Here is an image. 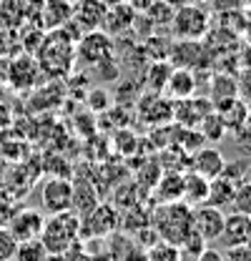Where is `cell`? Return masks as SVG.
<instances>
[{
	"label": "cell",
	"mask_w": 251,
	"mask_h": 261,
	"mask_svg": "<svg viewBox=\"0 0 251 261\" xmlns=\"http://www.w3.org/2000/svg\"><path fill=\"white\" fill-rule=\"evenodd\" d=\"M151 226L156 228L161 241L181 246L193 233V208L188 203H184V201L158 203V208L151 216Z\"/></svg>",
	"instance_id": "cell-1"
},
{
	"label": "cell",
	"mask_w": 251,
	"mask_h": 261,
	"mask_svg": "<svg viewBox=\"0 0 251 261\" xmlns=\"http://www.w3.org/2000/svg\"><path fill=\"white\" fill-rule=\"evenodd\" d=\"M81 241V216L73 211H63L45 216V224L40 231V244L48 254H65L76 249Z\"/></svg>",
	"instance_id": "cell-2"
},
{
	"label": "cell",
	"mask_w": 251,
	"mask_h": 261,
	"mask_svg": "<svg viewBox=\"0 0 251 261\" xmlns=\"http://www.w3.org/2000/svg\"><path fill=\"white\" fill-rule=\"evenodd\" d=\"M116 53V43L108 33L103 31H91L83 33L76 43V61L86 65H101L106 61H111Z\"/></svg>",
	"instance_id": "cell-3"
},
{
	"label": "cell",
	"mask_w": 251,
	"mask_h": 261,
	"mask_svg": "<svg viewBox=\"0 0 251 261\" xmlns=\"http://www.w3.org/2000/svg\"><path fill=\"white\" fill-rule=\"evenodd\" d=\"M40 206L45 216L70 211L73 206V184L65 176H48L40 184Z\"/></svg>",
	"instance_id": "cell-4"
},
{
	"label": "cell",
	"mask_w": 251,
	"mask_h": 261,
	"mask_svg": "<svg viewBox=\"0 0 251 261\" xmlns=\"http://www.w3.org/2000/svg\"><path fill=\"white\" fill-rule=\"evenodd\" d=\"M171 25L181 40H201L209 31V13L198 5H181L176 8Z\"/></svg>",
	"instance_id": "cell-5"
},
{
	"label": "cell",
	"mask_w": 251,
	"mask_h": 261,
	"mask_svg": "<svg viewBox=\"0 0 251 261\" xmlns=\"http://www.w3.org/2000/svg\"><path fill=\"white\" fill-rule=\"evenodd\" d=\"M121 224V216H118V208L111 206V203H98L91 214H86L81 219V241L83 239H106L108 233H113Z\"/></svg>",
	"instance_id": "cell-6"
},
{
	"label": "cell",
	"mask_w": 251,
	"mask_h": 261,
	"mask_svg": "<svg viewBox=\"0 0 251 261\" xmlns=\"http://www.w3.org/2000/svg\"><path fill=\"white\" fill-rule=\"evenodd\" d=\"M106 10H108L106 0H76L70 23L81 31V35L91 31H101L103 20H106Z\"/></svg>",
	"instance_id": "cell-7"
},
{
	"label": "cell",
	"mask_w": 251,
	"mask_h": 261,
	"mask_svg": "<svg viewBox=\"0 0 251 261\" xmlns=\"http://www.w3.org/2000/svg\"><path fill=\"white\" fill-rule=\"evenodd\" d=\"M43 224H45V214L43 211H38V208H20L18 214H13L8 219V231L15 236L18 244H23V241L40 239Z\"/></svg>",
	"instance_id": "cell-8"
},
{
	"label": "cell",
	"mask_w": 251,
	"mask_h": 261,
	"mask_svg": "<svg viewBox=\"0 0 251 261\" xmlns=\"http://www.w3.org/2000/svg\"><path fill=\"white\" fill-rule=\"evenodd\" d=\"M38 75H40V65L31 56H15L5 63V81L18 91L33 88L38 83Z\"/></svg>",
	"instance_id": "cell-9"
},
{
	"label": "cell",
	"mask_w": 251,
	"mask_h": 261,
	"mask_svg": "<svg viewBox=\"0 0 251 261\" xmlns=\"http://www.w3.org/2000/svg\"><path fill=\"white\" fill-rule=\"evenodd\" d=\"M138 116L151 126L168 123V121H173V100L151 91V93L141 96V100H138Z\"/></svg>",
	"instance_id": "cell-10"
},
{
	"label": "cell",
	"mask_w": 251,
	"mask_h": 261,
	"mask_svg": "<svg viewBox=\"0 0 251 261\" xmlns=\"http://www.w3.org/2000/svg\"><path fill=\"white\" fill-rule=\"evenodd\" d=\"M223 211L214 208L209 203L204 206H196L193 208V231L209 244V241H216L221 236V228H223Z\"/></svg>",
	"instance_id": "cell-11"
},
{
	"label": "cell",
	"mask_w": 251,
	"mask_h": 261,
	"mask_svg": "<svg viewBox=\"0 0 251 261\" xmlns=\"http://www.w3.org/2000/svg\"><path fill=\"white\" fill-rule=\"evenodd\" d=\"M221 241L223 246H239V244H251V216L249 214H239V211H229L223 216V228H221Z\"/></svg>",
	"instance_id": "cell-12"
},
{
	"label": "cell",
	"mask_w": 251,
	"mask_h": 261,
	"mask_svg": "<svg viewBox=\"0 0 251 261\" xmlns=\"http://www.w3.org/2000/svg\"><path fill=\"white\" fill-rule=\"evenodd\" d=\"M173 118L181 123V128H198V123L214 111L211 103H198V98L191 96L184 100H173Z\"/></svg>",
	"instance_id": "cell-13"
},
{
	"label": "cell",
	"mask_w": 251,
	"mask_h": 261,
	"mask_svg": "<svg viewBox=\"0 0 251 261\" xmlns=\"http://www.w3.org/2000/svg\"><path fill=\"white\" fill-rule=\"evenodd\" d=\"M136 10L131 8V3H113V5H108V10H106V20H103V28L101 31L108 33L111 38L113 35H121V33L131 31L133 28V20H136Z\"/></svg>",
	"instance_id": "cell-14"
},
{
	"label": "cell",
	"mask_w": 251,
	"mask_h": 261,
	"mask_svg": "<svg viewBox=\"0 0 251 261\" xmlns=\"http://www.w3.org/2000/svg\"><path fill=\"white\" fill-rule=\"evenodd\" d=\"M223 166L226 161L219 148H201V151H193V156H191V171L209 181L223 173Z\"/></svg>",
	"instance_id": "cell-15"
},
{
	"label": "cell",
	"mask_w": 251,
	"mask_h": 261,
	"mask_svg": "<svg viewBox=\"0 0 251 261\" xmlns=\"http://www.w3.org/2000/svg\"><path fill=\"white\" fill-rule=\"evenodd\" d=\"M166 98L168 100H184L196 96V75L188 68H173L168 81H166Z\"/></svg>",
	"instance_id": "cell-16"
},
{
	"label": "cell",
	"mask_w": 251,
	"mask_h": 261,
	"mask_svg": "<svg viewBox=\"0 0 251 261\" xmlns=\"http://www.w3.org/2000/svg\"><path fill=\"white\" fill-rule=\"evenodd\" d=\"M38 13H40V18H43V20H40L43 28L58 31L65 23H70V18H73V3H68V0H45Z\"/></svg>",
	"instance_id": "cell-17"
},
{
	"label": "cell",
	"mask_w": 251,
	"mask_h": 261,
	"mask_svg": "<svg viewBox=\"0 0 251 261\" xmlns=\"http://www.w3.org/2000/svg\"><path fill=\"white\" fill-rule=\"evenodd\" d=\"M201 56H204V45L198 40H179L171 45V56L168 61H173V68H193V65L201 63Z\"/></svg>",
	"instance_id": "cell-18"
},
{
	"label": "cell",
	"mask_w": 251,
	"mask_h": 261,
	"mask_svg": "<svg viewBox=\"0 0 251 261\" xmlns=\"http://www.w3.org/2000/svg\"><path fill=\"white\" fill-rule=\"evenodd\" d=\"M234 191H236V184L221 173V176H216V178H211V181H209V198H206V203H209V206H214V208L226 211V208H231Z\"/></svg>",
	"instance_id": "cell-19"
},
{
	"label": "cell",
	"mask_w": 251,
	"mask_h": 261,
	"mask_svg": "<svg viewBox=\"0 0 251 261\" xmlns=\"http://www.w3.org/2000/svg\"><path fill=\"white\" fill-rule=\"evenodd\" d=\"M206 198H209V178H204L193 171L184 173V198L181 201L188 203L191 208H196V206H204Z\"/></svg>",
	"instance_id": "cell-20"
},
{
	"label": "cell",
	"mask_w": 251,
	"mask_h": 261,
	"mask_svg": "<svg viewBox=\"0 0 251 261\" xmlns=\"http://www.w3.org/2000/svg\"><path fill=\"white\" fill-rule=\"evenodd\" d=\"M28 18V8L23 0H0V28L18 31Z\"/></svg>",
	"instance_id": "cell-21"
},
{
	"label": "cell",
	"mask_w": 251,
	"mask_h": 261,
	"mask_svg": "<svg viewBox=\"0 0 251 261\" xmlns=\"http://www.w3.org/2000/svg\"><path fill=\"white\" fill-rule=\"evenodd\" d=\"M98 203H101V201H98V194H95V189L91 186V184L78 181V184L73 186V206H70L73 214H78V216L83 219L86 214L93 211Z\"/></svg>",
	"instance_id": "cell-22"
},
{
	"label": "cell",
	"mask_w": 251,
	"mask_h": 261,
	"mask_svg": "<svg viewBox=\"0 0 251 261\" xmlns=\"http://www.w3.org/2000/svg\"><path fill=\"white\" fill-rule=\"evenodd\" d=\"M156 196H158L161 203L181 201V198H184V173L168 171V173L156 184Z\"/></svg>",
	"instance_id": "cell-23"
},
{
	"label": "cell",
	"mask_w": 251,
	"mask_h": 261,
	"mask_svg": "<svg viewBox=\"0 0 251 261\" xmlns=\"http://www.w3.org/2000/svg\"><path fill=\"white\" fill-rule=\"evenodd\" d=\"M171 70H173V65L168 63V61H154V63L148 65L146 81H148V88H151L154 93H163V88H166V81H168Z\"/></svg>",
	"instance_id": "cell-24"
},
{
	"label": "cell",
	"mask_w": 251,
	"mask_h": 261,
	"mask_svg": "<svg viewBox=\"0 0 251 261\" xmlns=\"http://www.w3.org/2000/svg\"><path fill=\"white\" fill-rule=\"evenodd\" d=\"M48 259V251L45 246L40 244V239H33V241H23L18 244L15 254L10 261H45Z\"/></svg>",
	"instance_id": "cell-25"
},
{
	"label": "cell",
	"mask_w": 251,
	"mask_h": 261,
	"mask_svg": "<svg viewBox=\"0 0 251 261\" xmlns=\"http://www.w3.org/2000/svg\"><path fill=\"white\" fill-rule=\"evenodd\" d=\"M143 15H146L154 25H171V20H173V15H176V8H173L168 0H156Z\"/></svg>",
	"instance_id": "cell-26"
},
{
	"label": "cell",
	"mask_w": 251,
	"mask_h": 261,
	"mask_svg": "<svg viewBox=\"0 0 251 261\" xmlns=\"http://www.w3.org/2000/svg\"><path fill=\"white\" fill-rule=\"evenodd\" d=\"M146 261H184L179 246L168 244V241H156L148 251H146Z\"/></svg>",
	"instance_id": "cell-27"
},
{
	"label": "cell",
	"mask_w": 251,
	"mask_h": 261,
	"mask_svg": "<svg viewBox=\"0 0 251 261\" xmlns=\"http://www.w3.org/2000/svg\"><path fill=\"white\" fill-rule=\"evenodd\" d=\"M231 211L249 214L251 216V178H244V181H239V184H236L234 201H231Z\"/></svg>",
	"instance_id": "cell-28"
},
{
	"label": "cell",
	"mask_w": 251,
	"mask_h": 261,
	"mask_svg": "<svg viewBox=\"0 0 251 261\" xmlns=\"http://www.w3.org/2000/svg\"><path fill=\"white\" fill-rule=\"evenodd\" d=\"M223 133H226V126H223L221 116L211 111V113H209V116L201 121V136H204L206 141H219Z\"/></svg>",
	"instance_id": "cell-29"
},
{
	"label": "cell",
	"mask_w": 251,
	"mask_h": 261,
	"mask_svg": "<svg viewBox=\"0 0 251 261\" xmlns=\"http://www.w3.org/2000/svg\"><path fill=\"white\" fill-rule=\"evenodd\" d=\"M204 249H206V241H204V239H201V236H198L196 231H193V233L188 236L186 241H184V244L179 246V251H181L184 261H196V256H198V254H201Z\"/></svg>",
	"instance_id": "cell-30"
},
{
	"label": "cell",
	"mask_w": 251,
	"mask_h": 261,
	"mask_svg": "<svg viewBox=\"0 0 251 261\" xmlns=\"http://www.w3.org/2000/svg\"><path fill=\"white\" fill-rule=\"evenodd\" d=\"M15 249H18L15 236L8 231V226H0V261H10Z\"/></svg>",
	"instance_id": "cell-31"
},
{
	"label": "cell",
	"mask_w": 251,
	"mask_h": 261,
	"mask_svg": "<svg viewBox=\"0 0 251 261\" xmlns=\"http://www.w3.org/2000/svg\"><path fill=\"white\" fill-rule=\"evenodd\" d=\"M226 261H251V244H239V246H229L223 251Z\"/></svg>",
	"instance_id": "cell-32"
},
{
	"label": "cell",
	"mask_w": 251,
	"mask_h": 261,
	"mask_svg": "<svg viewBox=\"0 0 251 261\" xmlns=\"http://www.w3.org/2000/svg\"><path fill=\"white\" fill-rule=\"evenodd\" d=\"M196 261H226V256H223V251H219V249L206 246V249L196 256Z\"/></svg>",
	"instance_id": "cell-33"
},
{
	"label": "cell",
	"mask_w": 251,
	"mask_h": 261,
	"mask_svg": "<svg viewBox=\"0 0 251 261\" xmlns=\"http://www.w3.org/2000/svg\"><path fill=\"white\" fill-rule=\"evenodd\" d=\"M65 261H93V256L88 254V251H83V249H70V251H65Z\"/></svg>",
	"instance_id": "cell-34"
},
{
	"label": "cell",
	"mask_w": 251,
	"mask_h": 261,
	"mask_svg": "<svg viewBox=\"0 0 251 261\" xmlns=\"http://www.w3.org/2000/svg\"><path fill=\"white\" fill-rule=\"evenodd\" d=\"M126 3H131V8H133L136 13H146V10H148L156 0H126Z\"/></svg>",
	"instance_id": "cell-35"
},
{
	"label": "cell",
	"mask_w": 251,
	"mask_h": 261,
	"mask_svg": "<svg viewBox=\"0 0 251 261\" xmlns=\"http://www.w3.org/2000/svg\"><path fill=\"white\" fill-rule=\"evenodd\" d=\"M23 3H26V8H28V15H33L35 10H40V8H43V3H45V0H23Z\"/></svg>",
	"instance_id": "cell-36"
},
{
	"label": "cell",
	"mask_w": 251,
	"mask_h": 261,
	"mask_svg": "<svg viewBox=\"0 0 251 261\" xmlns=\"http://www.w3.org/2000/svg\"><path fill=\"white\" fill-rule=\"evenodd\" d=\"M8 121H10V111H8V106H3V103H0V128H3Z\"/></svg>",
	"instance_id": "cell-37"
},
{
	"label": "cell",
	"mask_w": 251,
	"mask_h": 261,
	"mask_svg": "<svg viewBox=\"0 0 251 261\" xmlns=\"http://www.w3.org/2000/svg\"><path fill=\"white\" fill-rule=\"evenodd\" d=\"M3 83H5V65L0 68V88H3Z\"/></svg>",
	"instance_id": "cell-38"
},
{
	"label": "cell",
	"mask_w": 251,
	"mask_h": 261,
	"mask_svg": "<svg viewBox=\"0 0 251 261\" xmlns=\"http://www.w3.org/2000/svg\"><path fill=\"white\" fill-rule=\"evenodd\" d=\"M236 3H249V0H236Z\"/></svg>",
	"instance_id": "cell-39"
},
{
	"label": "cell",
	"mask_w": 251,
	"mask_h": 261,
	"mask_svg": "<svg viewBox=\"0 0 251 261\" xmlns=\"http://www.w3.org/2000/svg\"><path fill=\"white\" fill-rule=\"evenodd\" d=\"M68 3H76V0H68Z\"/></svg>",
	"instance_id": "cell-40"
}]
</instances>
